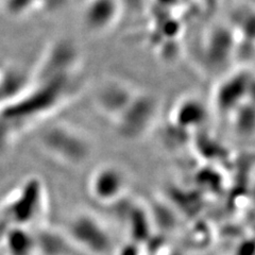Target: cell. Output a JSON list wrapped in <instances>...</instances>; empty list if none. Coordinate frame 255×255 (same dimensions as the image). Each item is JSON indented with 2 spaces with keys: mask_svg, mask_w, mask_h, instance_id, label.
Instances as JSON below:
<instances>
[{
  "mask_svg": "<svg viewBox=\"0 0 255 255\" xmlns=\"http://www.w3.org/2000/svg\"><path fill=\"white\" fill-rule=\"evenodd\" d=\"M253 74L247 68H239L220 77L214 90L213 102L219 113H234L245 103L252 100Z\"/></svg>",
  "mask_w": 255,
  "mask_h": 255,
  "instance_id": "obj_1",
  "label": "cell"
},
{
  "mask_svg": "<svg viewBox=\"0 0 255 255\" xmlns=\"http://www.w3.org/2000/svg\"><path fill=\"white\" fill-rule=\"evenodd\" d=\"M158 109V100L152 93L138 90L129 106L114 122L124 136L136 138L146 133L153 125Z\"/></svg>",
  "mask_w": 255,
  "mask_h": 255,
  "instance_id": "obj_2",
  "label": "cell"
},
{
  "mask_svg": "<svg viewBox=\"0 0 255 255\" xmlns=\"http://www.w3.org/2000/svg\"><path fill=\"white\" fill-rule=\"evenodd\" d=\"M42 140L53 155L71 163L83 162L91 152L90 140L81 131L68 125L50 127Z\"/></svg>",
  "mask_w": 255,
  "mask_h": 255,
  "instance_id": "obj_3",
  "label": "cell"
},
{
  "mask_svg": "<svg viewBox=\"0 0 255 255\" xmlns=\"http://www.w3.org/2000/svg\"><path fill=\"white\" fill-rule=\"evenodd\" d=\"M81 54L74 42L60 38L46 50L35 71V79H50L78 76Z\"/></svg>",
  "mask_w": 255,
  "mask_h": 255,
  "instance_id": "obj_4",
  "label": "cell"
},
{
  "mask_svg": "<svg viewBox=\"0 0 255 255\" xmlns=\"http://www.w3.org/2000/svg\"><path fill=\"white\" fill-rule=\"evenodd\" d=\"M137 91V89H135L124 80H105L95 93L96 107L103 114L115 121L129 106Z\"/></svg>",
  "mask_w": 255,
  "mask_h": 255,
  "instance_id": "obj_5",
  "label": "cell"
},
{
  "mask_svg": "<svg viewBox=\"0 0 255 255\" xmlns=\"http://www.w3.org/2000/svg\"><path fill=\"white\" fill-rule=\"evenodd\" d=\"M121 13V0H85L81 21L90 33L105 34L116 26Z\"/></svg>",
  "mask_w": 255,
  "mask_h": 255,
  "instance_id": "obj_6",
  "label": "cell"
},
{
  "mask_svg": "<svg viewBox=\"0 0 255 255\" xmlns=\"http://www.w3.org/2000/svg\"><path fill=\"white\" fill-rule=\"evenodd\" d=\"M69 235L83 249L95 254L109 251L111 241L106 230L90 215H80L69 226Z\"/></svg>",
  "mask_w": 255,
  "mask_h": 255,
  "instance_id": "obj_7",
  "label": "cell"
},
{
  "mask_svg": "<svg viewBox=\"0 0 255 255\" xmlns=\"http://www.w3.org/2000/svg\"><path fill=\"white\" fill-rule=\"evenodd\" d=\"M235 33L226 27L212 30L203 45V58L212 69L220 70L232 58L235 50Z\"/></svg>",
  "mask_w": 255,
  "mask_h": 255,
  "instance_id": "obj_8",
  "label": "cell"
},
{
  "mask_svg": "<svg viewBox=\"0 0 255 255\" xmlns=\"http://www.w3.org/2000/svg\"><path fill=\"white\" fill-rule=\"evenodd\" d=\"M126 186L124 173L116 167L105 166L97 169L91 180L93 197L101 202H110L122 195Z\"/></svg>",
  "mask_w": 255,
  "mask_h": 255,
  "instance_id": "obj_9",
  "label": "cell"
},
{
  "mask_svg": "<svg viewBox=\"0 0 255 255\" xmlns=\"http://www.w3.org/2000/svg\"><path fill=\"white\" fill-rule=\"evenodd\" d=\"M206 109L203 102L195 97L180 100L173 110L172 121L182 129H190L204 123Z\"/></svg>",
  "mask_w": 255,
  "mask_h": 255,
  "instance_id": "obj_10",
  "label": "cell"
},
{
  "mask_svg": "<svg viewBox=\"0 0 255 255\" xmlns=\"http://www.w3.org/2000/svg\"><path fill=\"white\" fill-rule=\"evenodd\" d=\"M19 196L13 201V218L16 222L27 223L35 216L38 206V186L37 184H29Z\"/></svg>",
  "mask_w": 255,
  "mask_h": 255,
  "instance_id": "obj_11",
  "label": "cell"
},
{
  "mask_svg": "<svg viewBox=\"0 0 255 255\" xmlns=\"http://www.w3.org/2000/svg\"><path fill=\"white\" fill-rule=\"evenodd\" d=\"M66 0H13L14 7L16 13L28 12L32 10H36L37 7L43 9H53V7L61 6Z\"/></svg>",
  "mask_w": 255,
  "mask_h": 255,
  "instance_id": "obj_12",
  "label": "cell"
}]
</instances>
